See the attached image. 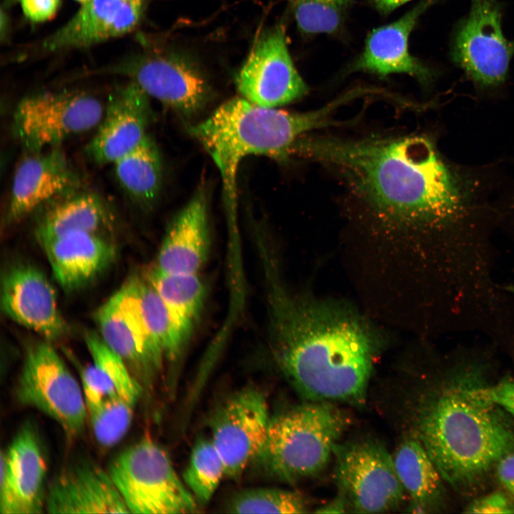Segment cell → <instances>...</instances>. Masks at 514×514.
<instances>
[{"mask_svg":"<svg viewBox=\"0 0 514 514\" xmlns=\"http://www.w3.org/2000/svg\"><path fill=\"white\" fill-rule=\"evenodd\" d=\"M425 133L304 135L294 156L321 166L353 216L418 246L423 270L455 284L485 277L497 258L503 161L464 164Z\"/></svg>","mask_w":514,"mask_h":514,"instance_id":"cell-1","label":"cell"},{"mask_svg":"<svg viewBox=\"0 0 514 514\" xmlns=\"http://www.w3.org/2000/svg\"><path fill=\"white\" fill-rule=\"evenodd\" d=\"M258 257L268 344L290 383L311 401L363 400L376 348L371 329L354 314L291 292L274 252Z\"/></svg>","mask_w":514,"mask_h":514,"instance_id":"cell-2","label":"cell"},{"mask_svg":"<svg viewBox=\"0 0 514 514\" xmlns=\"http://www.w3.org/2000/svg\"><path fill=\"white\" fill-rule=\"evenodd\" d=\"M497 351L488 342L452 348L416 409V438L461 495L483 487L499 459L514 448L509 415L480 393L495 368Z\"/></svg>","mask_w":514,"mask_h":514,"instance_id":"cell-3","label":"cell"},{"mask_svg":"<svg viewBox=\"0 0 514 514\" xmlns=\"http://www.w3.org/2000/svg\"><path fill=\"white\" fill-rule=\"evenodd\" d=\"M347 102L342 96L324 106L305 112H291L253 104L243 97L231 99L206 119L191 126V134L203 146L216 165L229 213L236 206V178L241 161L261 155L280 161L293 156L297 141L308 132L347 121L332 116Z\"/></svg>","mask_w":514,"mask_h":514,"instance_id":"cell-4","label":"cell"},{"mask_svg":"<svg viewBox=\"0 0 514 514\" xmlns=\"http://www.w3.org/2000/svg\"><path fill=\"white\" fill-rule=\"evenodd\" d=\"M348 423L331 402L293 407L271 417L266 440L252 463L261 473L283 482L314 476L327 466Z\"/></svg>","mask_w":514,"mask_h":514,"instance_id":"cell-5","label":"cell"},{"mask_svg":"<svg viewBox=\"0 0 514 514\" xmlns=\"http://www.w3.org/2000/svg\"><path fill=\"white\" fill-rule=\"evenodd\" d=\"M76 76L77 79L91 76L125 78L136 84L150 98L186 116L202 109L212 93L206 74L191 58L148 45Z\"/></svg>","mask_w":514,"mask_h":514,"instance_id":"cell-6","label":"cell"},{"mask_svg":"<svg viewBox=\"0 0 514 514\" xmlns=\"http://www.w3.org/2000/svg\"><path fill=\"white\" fill-rule=\"evenodd\" d=\"M107 470L130 513L196 511L197 501L177 475L169 455L150 438H143L121 452Z\"/></svg>","mask_w":514,"mask_h":514,"instance_id":"cell-7","label":"cell"},{"mask_svg":"<svg viewBox=\"0 0 514 514\" xmlns=\"http://www.w3.org/2000/svg\"><path fill=\"white\" fill-rule=\"evenodd\" d=\"M152 0H89L62 26L17 46L4 63H27L87 49L138 29Z\"/></svg>","mask_w":514,"mask_h":514,"instance_id":"cell-8","label":"cell"},{"mask_svg":"<svg viewBox=\"0 0 514 514\" xmlns=\"http://www.w3.org/2000/svg\"><path fill=\"white\" fill-rule=\"evenodd\" d=\"M104 111L101 101L85 91L36 92L18 103L11 130L29 153L39 152L97 127Z\"/></svg>","mask_w":514,"mask_h":514,"instance_id":"cell-9","label":"cell"},{"mask_svg":"<svg viewBox=\"0 0 514 514\" xmlns=\"http://www.w3.org/2000/svg\"><path fill=\"white\" fill-rule=\"evenodd\" d=\"M501 6L497 0H470L468 14L457 24L450 56L475 88L490 93L505 83L514 41L502 30Z\"/></svg>","mask_w":514,"mask_h":514,"instance_id":"cell-10","label":"cell"},{"mask_svg":"<svg viewBox=\"0 0 514 514\" xmlns=\"http://www.w3.org/2000/svg\"><path fill=\"white\" fill-rule=\"evenodd\" d=\"M16 395L21 404L55 420L68 436L83 432L88 413L81 386L48 342L27 348Z\"/></svg>","mask_w":514,"mask_h":514,"instance_id":"cell-11","label":"cell"},{"mask_svg":"<svg viewBox=\"0 0 514 514\" xmlns=\"http://www.w3.org/2000/svg\"><path fill=\"white\" fill-rule=\"evenodd\" d=\"M333 455L335 480L348 510L379 513L403 504L405 491L393 455L383 445L371 440L338 444Z\"/></svg>","mask_w":514,"mask_h":514,"instance_id":"cell-12","label":"cell"},{"mask_svg":"<svg viewBox=\"0 0 514 514\" xmlns=\"http://www.w3.org/2000/svg\"><path fill=\"white\" fill-rule=\"evenodd\" d=\"M271 417L265 394L248 387L233 394L211 424L214 446L225 465V477L238 478L251 464L266 438Z\"/></svg>","mask_w":514,"mask_h":514,"instance_id":"cell-13","label":"cell"},{"mask_svg":"<svg viewBox=\"0 0 514 514\" xmlns=\"http://www.w3.org/2000/svg\"><path fill=\"white\" fill-rule=\"evenodd\" d=\"M235 83L241 97L267 108L286 105L308 92L293 62L281 26L268 30L256 41Z\"/></svg>","mask_w":514,"mask_h":514,"instance_id":"cell-14","label":"cell"},{"mask_svg":"<svg viewBox=\"0 0 514 514\" xmlns=\"http://www.w3.org/2000/svg\"><path fill=\"white\" fill-rule=\"evenodd\" d=\"M101 338L142 383L160 370L164 353L146 329L127 281L96 313Z\"/></svg>","mask_w":514,"mask_h":514,"instance_id":"cell-15","label":"cell"},{"mask_svg":"<svg viewBox=\"0 0 514 514\" xmlns=\"http://www.w3.org/2000/svg\"><path fill=\"white\" fill-rule=\"evenodd\" d=\"M152 115L150 97L136 84L127 80L116 87L86 147L88 156L99 165L113 164L148 134Z\"/></svg>","mask_w":514,"mask_h":514,"instance_id":"cell-16","label":"cell"},{"mask_svg":"<svg viewBox=\"0 0 514 514\" xmlns=\"http://www.w3.org/2000/svg\"><path fill=\"white\" fill-rule=\"evenodd\" d=\"M46 470L37 434L29 425L24 426L1 453L0 513H43Z\"/></svg>","mask_w":514,"mask_h":514,"instance_id":"cell-17","label":"cell"},{"mask_svg":"<svg viewBox=\"0 0 514 514\" xmlns=\"http://www.w3.org/2000/svg\"><path fill=\"white\" fill-rule=\"evenodd\" d=\"M79 178L59 146L29 153L14 172L6 222L16 223L77 191Z\"/></svg>","mask_w":514,"mask_h":514,"instance_id":"cell-18","label":"cell"},{"mask_svg":"<svg viewBox=\"0 0 514 514\" xmlns=\"http://www.w3.org/2000/svg\"><path fill=\"white\" fill-rule=\"evenodd\" d=\"M1 305L9 318L49 341L59 340L66 333L55 289L33 266L19 264L6 271L1 280Z\"/></svg>","mask_w":514,"mask_h":514,"instance_id":"cell-19","label":"cell"},{"mask_svg":"<svg viewBox=\"0 0 514 514\" xmlns=\"http://www.w3.org/2000/svg\"><path fill=\"white\" fill-rule=\"evenodd\" d=\"M49 513H130L108 470L81 463L62 470L46 494Z\"/></svg>","mask_w":514,"mask_h":514,"instance_id":"cell-20","label":"cell"},{"mask_svg":"<svg viewBox=\"0 0 514 514\" xmlns=\"http://www.w3.org/2000/svg\"><path fill=\"white\" fill-rule=\"evenodd\" d=\"M436 1L423 0L398 20L373 29L354 69L381 76L406 74L429 85L434 74L410 54L408 39L420 16Z\"/></svg>","mask_w":514,"mask_h":514,"instance_id":"cell-21","label":"cell"},{"mask_svg":"<svg viewBox=\"0 0 514 514\" xmlns=\"http://www.w3.org/2000/svg\"><path fill=\"white\" fill-rule=\"evenodd\" d=\"M208 217L205 193L198 191L169 224L155 267L166 273H198L210 249Z\"/></svg>","mask_w":514,"mask_h":514,"instance_id":"cell-22","label":"cell"},{"mask_svg":"<svg viewBox=\"0 0 514 514\" xmlns=\"http://www.w3.org/2000/svg\"><path fill=\"white\" fill-rule=\"evenodd\" d=\"M85 341L92 358L81 373L87 413L114 405L135 408L142 393L141 382L101 337L88 333Z\"/></svg>","mask_w":514,"mask_h":514,"instance_id":"cell-23","label":"cell"},{"mask_svg":"<svg viewBox=\"0 0 514 514\" xmlns=\"http://www.w3.org/2000/svg\"><path fill=\"white\" fill-rule=\"evenodd\" d=\"M54 276L66 291L93 280L113 261L115 249L99 233L74 232L41 245Z\"/></svg>","mask_w":514,"mask_h":514,"instance_id":"cell-24","label":"cell"},{"mask_svg":"<svg viewBox=\"0 0 514 514\" xmlns=\"http://www.w3.org/2000/svg\"><path fill=\"white\" fill-rule=\"evenodd\" d=\"M111 217L107 203L99 194L76 191L48 205L36 236L41 245L74 232L99 233L110 223Z\"/></svg>","mask_w":514,"mask_h":514,"instance_id":"cell-25","label":"cell"},{"mask_svg":"<svg viewBox=\"0 0 514 514\" xmlns=\"http://www.w3.org/2000/svg\"><path fill=\"white\" fill-rule=\"evenodd\" d=\"M393 458L401 484L410 498L411 511L439 510L445 498L443 478L422 443L417 438L407 439Z\"/></svg>","mask_w":514,"mask_h":514,"instance_id":"cell-26","label":"cell"},{"mask_svg":"<svg viewBox=\"0 0 514 514\" xmlns=\"http://www.w3.org/2000/svg\"><path fill=\"white\" fill-rule=\"evenodd\" d=\"M112 165L118 183L132 201L143 206L154 202L162 182V161L149 134Z\"/></svg>","mask_w":514,"mask_h":514,"instance_id":"cell-27","label":"cell"},{"mask_svg":"<svg viewBox=\"0 0 514 514\" xmlns=\"http://www.w3.org/2000/svg\"><path fill=\"white\" fill-rule=\"evenodd\" d=\"M147 278L164 302L178 330L188 341L206 297V286L198 273H166L154 267Z\"/></svg>","mask_w":514,"mask_h":514,"instance_id":"cell-28","label":"cell"},{"mask_svg":"<svg viewBox=\"0 0 514 514\" xmlns=\"http://www.w3.org/2000/svg\"><path fill=\"white\" fill-rule=\"evenodd\" d=\"M126 281L148 333L161 348L166 358H176L187 341L174 324L162 298L147 277L133 276Z\"/></svg>","mask_w":514,"mask_h":514,"instance_id":"cell-29","label":"cell"},{"mask_svg":"<svg viewBox=\"0 0 514 514\" xmlns=\"http://www.w3.org/2000/svg\"><path fill=\"white\" fill-rule=\"evenodd\" d=\"M223 477L225 465L211 440H197L183 473V480L196 501L209 502Z\"/></svg>","mask_w":514,"mask_h":514,"instance_id":"cell-30","label":"cell"},{"mask_svg":"<svg viewBox=\"0 0 514 514\" xmlns=\"http://www.w3.org/2000/svg\"><path fill=\"white\" fill-rule=\"evenodd\" d=\"M308 503L298 492L278 488H256L235 494L226 509L233 513H304Z\"/></svg>","mask_w":514,"mask_h":514,"instance_id":"cell-31","label":"cell"},{"mask_svg":"<svg viewBox=\"0 0 514 514\" xmlns=\"http://www.w3.org/2000/svg\"><path fill=\"white\" fill-rule=\"evenodd\" d=\"M299 29L308 34L338 29L353 0H288Z\"/></svg>","mask_w":514,"mask_h":514,"instance_id":"cell-32","label":"cell"},{"mask_svg":"<svg viewBox=\"0 0 514 514\" xmlns=\"http://www.w3.org/2000/svg\"><path fill=\"white\" fill-rule=\"evenodd\" d=\"M16 4L29 23L42 24L56 16L62 0H4L1 6L8 8Z\"/></svg>","mask_w":514,"mask_h":514,"instance_id":"cell-33","label":"cell"},{"mask_svg":"<svg viewBox=\"0 0 514 514\" xmlns=\"http://www.w3.org/2000/svg\"><path fill=\"white\" fill-rule=\"evenodd\" d=\"M512 171H507L505 181L498 193L496 208L499 230L504 231L514 241V161Z\"/></svg>","mask_w":514,"mask_h":514,"instance_id":"cell-34","label":"cell"},{"mask_svg":"<svg viewBox=\"0 0 514 514\" xmlns=\"http://www.w3.org/2000/svg\"><path fill=\"white\" fill-rule=\"evenodd\" d=\"M468 513H514V501L506 493L495 491L475 499L465 510Z\"/></svg>","mask_w":514,"mask_h":514,"instance_id":"cell-35","label":"cell"},{"mask_svg":"<svg viewBox=\"0 0 514 514\" xmlns=\"http://www.w3.org/2000/svg\"><path fill=\"white\" fill-rule=\"evenodd\" d=\"M488 383L480 388L481 394L514 418V379L505 378L494 383Z\"/></svg>","mask_w":514,"mask_h":514,"instance_id":"cell-36","label":"cell"},{"mask_svg":"<svg viewBox=\"0 0 514 514\" xmlns=\"http://www.w3.org/2000/svg\"><path fill=\"white\" fill-rule=\"evenodd\" d=\"M494 470L499 482L514 495V448L499 459Z\"/></svg>","mask_w":514,"mask_h":514,"instance_id":"cell-37","label":"cell"},{"mask_svg":"<svg viewBox=\"0 0 514 514\" xmlns=\"http://www.w3.org/2000/svg\"><path fill=\"white\" fill-rule=\"evenodd\" d=\"M348 510L346 500L338 495L337 498L323 507L319 508L316 513H345Z\"/></svg>","mask_w":514,"mask_h":514,"instance_id":"cell-38","label":"cell"},{"mask_svg":"<svg viewBox=\"0 0 514 514\" xmlns=\"http://www.w3.org/2000/svg\"><path fill=\"white\" fill-rule=\"evenodd\" d=\"M412 0H373L376 9L382 14H388Z\"/></svg>","mask_w":514,"mask_h":514,"instance_id":"cell-39","label":"cell"},{"mask_svg":"<svg viewBox=\"0 0 514 514\" xmlns=\"http://www.w3.org/2000/svg\"><path fill=\"white\" fill-rule=\"evenodd\" d=\"M74 1H76L77 3H79L80 5H83V4H86V2H88L89 0H74Z\"/></svg>","mask_w":514,"mask_h":514,"instance_id":"cell-40","label":"cell"},{"mask_svg":"<svg viewBox=\"0 0 514 514\" xmlns=\"http://www.w3.org/2000/svg\"><path fill=\"white\" fill-rule=\"evenodd\" d=\"M509 286H510V289L514 291V285L510 284Z\"/></svg>","mask_w":514,"mask_h":514,"instance_id":"cell-41","label":"cell"}]
</instances>
